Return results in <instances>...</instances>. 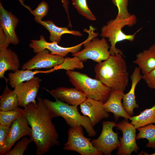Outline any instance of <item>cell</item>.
<instances>
[{
	"instance_id": "25",
	"label": "cell",
	"mask_w": 155,
	"mask_h": 155,
	"mask_svg": "<svg viewBox=\"0 0 155 155\" xmlns=\"http://www.w3.org/2000/svg\"><path fill=\"white\" fill-rule=\"evenodd\" d=\"M138 133L136 135V139H146L148 142L146 145L147 148H155V125L152 124L137 129Z\"/></svg>"
},
{
	"instance_id": "6",
	"label": "cell",
	"mask_w": 155,
	"mask_h": 155,
	"mask_svg": "<svg viewBox=\"0 0 155 155\" xmlns=\"http://www.w3.org/2000/svg\"><path fill=\"white\" fill-rule=\"evenodd\" d=\"M82 127H72L69 129L68 140L64 145L63 150L76 152L82 155H103L94 146L91 139L84 136Z\"/></svg>"
},
{
	"instance_id": "24",
	"label": "cell",
	"mask_w": 155,
	"mask_h": 155,
	"mask_svg": "<svg viewBox=\"0 0 155 155\" xmlns=\"http://www.w3.org/2000/svg\"><path fill=\"white\" fill-rule=\"evenodd\" d=\"M129 119L136 129L155 123V104L150 108L141 112L140 114L131 117Z\"/></svg>"
},
{
	"instance_id": "9",
	"label": "cell",
	"mask_w": 155,
	"mask_h": 155,
	"mask_svg": "<svg viewBox=\"0 0 155 155\" xmlns=\"http://www.w3.org/2000/svg\"><path fill=\"white\" fill-rule=\"evenodd\" d=\"M115 127L123 134L122 137L119 138L120 144L116 154L130 155L133 152L137 153L140 148L136 142V129L134 126L124 119L116 123Z\"/></svg>"
},
{
	"instance_id": "21",
	"label": "cell",
	"mask_w": 155,
	"mask_h": 155,
	"mask_svg": "<svg viewBox=\"0 0 155 155\" xmlns=\"http://www.w3.org/2000/svg\"><path fill=\"white\" fill-rule=\"evenodd\" d=\"M54 71L52 68L47 71H33L32 70H18L13 73L10 72L8 74V82L9 85L14 88L17 86L25 81H28L39 73H47Z\"/></svg>"
},
{
	"instance_id": "26",
	"label": "cell",
	"mask_w": 155,
	"mask_h": 155,
	"mask_svg": "<svg viewBox=\"0 0 155 155\" xmlns=\"http://www.w3.org/2000/svg\"><path fill=\"white\" fill-rule=\"evenodd\" d=\"M24 115V109L19 107L7 111H0V125H11L14 120Z\"/></svg>"
},
{
	"instance_id": "10",
	"label": "cell",
	"mask_w": 155,
	"mask_h": 155,
	"mask_svg": "<svg viewBox=\"0 0 155 155\" xmlns=\"http://www.w3.org/2000/svg\"><path fill=\"white\" fill-rule=\"evenodd\" d=\"M88 37L84 41L77 45L70 47H64L61 46L55 42H48L46 41L44 36L40 35L38 40H32L29 46L33 49L35 53L44 49L49 50L53 54L65 57L69 53L75 54L80 51L83 45L86 42L91 40L94 38L91 34H88Z\"/></svg>"
},
{
	"instance_id": "3",
	"label": "cell",
	"mask_w": 155,
	"mask_h": 155,
	"mask_svg": "<svg viewBox=\"0 0 155 155\" xmlns=\"http://www.w3.org/2000/svg\"><path fill=\"white\" fill-rule=\"evenodd\" d=\"M53 102L47 99H44V103L54 118L61 117L71 127L82 126L89 136H96L97 133L90 119L79 113L78 106L70 104L55 99Z\"/></svg>"
},
{
	"instance_id": "17",
	"label": "cell",
	"mask_w": 155,
	"mask_h": 155,
	"mask_svg": "<svg viewBox=\"0 0 155 155\" xmlns=\"http://www.w3.org/2000/svg\"><path fill=\"white\" fill-rule=\"evenodd\" d=\"M124 91L119 90H111L107 100L103 103V107L107 112L113 113L116 122L121 117L127 120L131 117L124 108L122 102Z\"/></svg>"
},
{
	"instance_id": "12",
	"label": "cell",
	"mask_w": 155,
	"mask_h": 155,
	"mask_svg": "<svg viewBox=\"0 0 155 155\" xmlns=\"http://www.w3.org/2000/svg\"><path fill=\"white\" fill-rule=\"evenodd\" d=\"M28 120L25 115L14 120L12 123L4 145L0 151V155L8 152L14 144L22 137L28 136L30 137L31 129L29 126Z\"/></svg>"
},
{
	"instance_id": "31",
	"label": "cell",
	"mask_w": 155,
	"mask_h": 155,
	"mask_svg": "<svg viewBox=\"0 0 155 155\" xmlns=\"http://www.w3.org/2000/svg\"><path fill=\"white\" fill-rule=\"evenodd\" d=\"M113 3L117 6L118 12L116 17L126 18L131 15L127 9L128 0H111Z\"/></svg>"
},
{
	"instance_id": "4",
	"label": "cell",
	"mask_w": 155,
	"mask_h": 155,
	"mask_svg": "<svg viewBox=\"0 0 155 155\" xmlns=\"http://www.w3.org/2000/svg\"><path fill=\"white\" fill-rule=\"evenodd\" d=\"M137 19L136 16L131 14L129 18H120L116 17L109 21L101 29L100 36L108 39L111 44L109 50L111 55L121 53L123 55L122 51L116 48L115 45L119 42L125 40L131 42L134 40L135 35L142 29L140 28L133 34H127L123 32L122 29L126 26L131 27L135 25Z\"/></svg>"
},
{
	"instance_id": "16",
	"label": "cell",
	"mask_w": 155,
	"mask_h": 155,
	"mask_svg": "<svg viewBox=\"0 0 155 155\" xmlns=\"http://www.w3.org/2000/svg\"><path fill=\"white\" fill-rule=\"evenodd\" d=\"M55 98L69 104L78 106L87 98L86 94L75 88L60 87L49 90H46Z\"/></svg>"
},
{
	"instance_id": "35",
	"label": "cell",
	"mask_w": 155,
	"mask_h": 155,
	"mask_svg": "<svg viewBox=\"0 0 155 155\" xmlns=\"http://www.w3.org/2000/svg\"><path fill=\"white\" fill-rule=\"evenodd\" d=\"M63 6L65 10V11L66 12L68 19L69 22V26L72 27V26L69 18V7L68 5L69 4L68 0H61Z\"/></svg>"
},
{
	"instance_id": "13",
	"label": "cell",
	"mask_w": 155,
	"mask_h": 155,
	"mask_svg": "<svg viewBox=\"0 0 155 155\" xmlns=\"http://www.w3.org/2000/svg\"><path fill=\"white\" fill-rule=\"evenodd\" d=\"M40 81L39 77L35 76L31 80L20 84L14 88L20 106L24 108L31 102L36 103L35 99Z\"/></svg>"
},
{
	"instance_id": "11",
	"label": "cell",
	"mask_w": 155,
	"mask_h": 155,
	"mask_svg": "<svg viewBox=\"0 0 155 155\" xmlns=\"http://www.w3.org/2000/svg\"><path fill=\"white\" fill-rule=\"evenodd\" d=\"M47 49L39 52L31 59L24 64L23 70L51 69L61 64L63 61V56L53 55Z\"/></svg>"
},
{
	"instance_id": "32",
	"label": "cell",
	"mask_w": 155,
	"mask_h": 155,
	"mask_svg": "<svg viewBox=\"0 0 155 155\" xmlns=\"http://www.w3.org/2000/svg\"><path fill=\"white\" fill-rule=\"evenodd\" d=\"M142 79L149 88L155 90V68L149 73L143 74Z\"/></svg>"
},
{
	"instance_id": "1",
	"label": "cell",
	"mask_w": 155,
	"mask_h": 155,
	"mask_svg": "<svg viewBox=\"0 0 155 155\" xmlns=\"http://www.w3.org/2000/svg\"><path fill=\"white\" fill-rule=\"evenodd\" d=\"M36 103L31 102L24 108V115L31 129L30 137L35 144L37 155H43L59 145V134L52 119L54 118L39 96Z\"/></svg>"
},
{
	"instance_id": "2",
	"label": "cell",
	"mask_w": 155,
	"mask_h": 155,
	"mask_svg": "<svg viewBox=\"0 0 155 155\" xmlns=\"http://www.w3.org/2000/svg\"><path fill=\"white\" fill-rule=\"evenodd\" d=\"M124 55L118 53L98 63L94 68L95 79L111 90L124 91L128 85L129 73Z\"/></svg>"
},
{
	"instance_id": "20",
	"label": "cell",
	"mask_w": 155,
	"mask_h": 155,
	"mask_svg": "<svg viewBox=\"0 0 155 155\" xmlns=\"http://www.w3.org/2000/svg\"><path fill=\"white\" fill-rule=\"evenodd\" d=\"M34 20L49 31L50 33L49 39L51 42H55L58 44L61 41V36L65 34H71L79 36H83V34L78 31L69 30L65 27H59L56 26L51 20L42 21L36 19Z\"/></svg>"
},
{
	"instance_id": "28",
	"label": "cell",
	"mask_w": 155,
	"mask_h": 155,
	"mask_svg": "<svg viewBox=\"0 0 155 155\" xmlns=\"http://www.w3.org/2000/svg\"><path fill=\"white\" fill-rule=\"evenodd\" d=\"M72 3L80 15L90 20H96V17L88 7L86 0H72Z\"/></svg>"
},
{
	"instance_id": "29",
	"label": "cell",
	"mask_w": 155,
	"mask_h": 155,
	"mask_svg": "<svg viewBox=\"0 0 155 155\" xmlns=\"http://www.w3.org/2000/svg\"><path fill=\"white\" fill-rule=\"evenodd\" d=\"M22 5L29 9L35 17L34 19L42 20V19L46 16L49 9V6L47 3L44 1H41L37 7L34 10H32L29 6L25 5L22 0H19Z\"/></svg>"
},
{
	"instance_id": "18",
	"label": "cell",
	"mask_w": 155,
	"mask_h": 155,
	"mask_svg": "<svg viewBox=\"0 0 155 155\" xmlns=\"http://www.w3.org/2000/svg\"><path fill=\"white\" fill-rule=\"evenodd\" d=\"M138 67L134 69L131 76V85L129 91L124 94L123 97L122 104L127 113L131 117L133 115V110L135 108H138L139 106L135 100V91L136 86L142 79V75Z\"/></svg>"
},
{
	"instance_id": "34",
	"label": "cell",
	"mask_w": 155,
	"mask_h": 155,
	"mask_svg": "<svg viewBox=\"0 0 155 155\" xmlns=\"http://www.w3.org/2000/svg\"><path fill=\"white\" fill-rule=\"evenodd\" d=\"M10 44L3 30L0 27V51L7 48Z\"/></svg>"
},
{
	"instance_id": "15",
	"label": "cell",
	"mask_w": 155,
	"mask_h": 155,
	"mask_svg": "<svg viewBox=\"0 0 155 155\" xmlns=\"http://www.w3.org/2000/svg\"><path fill=\"white\" fill-rule=\"evenodd\" d=\"M103 103L102 101L87 98L80 105L81 112L89 118L94 127L102 119L109 117L108 113L104 109Z\"/></svg>"
},
{
	"instance_id": "36",
	"label": "cell",
	"mask_w": 155,
	"mask_h": 155,
	"mask_svg": "<svg viewBox=\"0 0 155 155\" xmlns=\"http://www.w3.org/2000/svg\"><path fill=\"white\" fill-rule=\"evenodd\" d=\"M155 54V43L149 48Z\"/></svg>"
},
{
	"instance_id": "30",
	"label": "cell",
	"mask_w": 155,
	"mask_h": 155,
	"mask_svg": "<svg viewBox=\"0 0 155 155\" xmlns=\"http://www.w3.org/2000/svg\"><path fill=\"white\" fill-rule=\"evenodd\" d=\"M32 140L30 137H23L16 144L12 149L4 154L5 155H23Z\"/></svg>"
},
{
	"instance_id": "7",
	"label": "cell",
	"mask_w": 155,
	"mask_h": 155,
	"mask_svg": "<svg viewBox=\"0 0 155 155\" xmlns=\"http://www.w3.org/2000/svg\"><path fill=\"white\" fill-rule=\"evenodd\" d=\"M96 37L85 42L84 49L72 55L78 57L83 62L91 59L98 63L108 59L111 56L109 52L110 46L106 38Z\"/></svg>"
},
{
	"instance_id": "27",
	"label": "cell",
	"mask_w": 155,
	"mask_h": 155,
	"mask_svg": "<svg viewBox=\"0 0 155 155\" xmlns=\"http://www.w3.org/2000/svg\"><path fill=\"white\" fill-rule=\"evenodd\" d=\"M73 57L72 58L65 57L63 62L61 64L53 68L54 71L59 69L73 71L75 69H83L84 67L83 62L78 57Z\"/></svg>"
},
{
	"instance_id": "14",
	"label": "cell",
	"mask_w": 155,
	"mask_h": 155,
	"mask_svg": "<svg viewBox=\"0 0 155 155\" xmlns=\"http://www.w3.org/2000/svg\"><path fill=\"white\" fill-rule=\"evenodd\" d=\"M19 19L11 11H8L0 1V27L3 30L10 44H17L19 42L15 29Z\"/></svg>"
},
{
	"instance_id": "38",
	"label": "cell",
	"mask_w": 155,
	"mask_h": 155,
	"mask_svg": "<svg viewBox=\"0 0 155 155\" xmlns=\"http://www.w3.org/2000/svg\"></svg>"
},
{
	"instance_id": "22",
	"label": "cell",
	"mask_w": 155,
	"mask_h": 155,
	"mask_svg": "<svg viewBox=\"0 0 155 155\" xmlns=\"http://www.w3.org/2000/svg\"><path fill=\"white\" fill-rule=\"evenodd\" d=\"M133 62L138 65L143 74L147 73L155 68V54L149 48L144 50L137 55Z\"/></svg>"
},
{
	"instance_id": "8",
	"label": "cell",
	"mask_w": 155,
	"mask_h": 155,
	"mask_svg": "<svg viewBox=\"0 0 155 155\" xmlns=\"http://www.w3.org/2000/svg\"><path fill=\"white\" fill-rule=\"evenodd\" d=\"M116 124L115 121H103L99 136L91 141L95 148L105 155H111V152L119 146L118 133L114 132L113 130Z\"/></svg>"
},
{
	"instance_id": "5",
	"label": "cell",
	"mask_w": 155,
	"mask_h": 155,
	"mask_svg": "<svg viewBox=\"0 0 155 155\" xmlns=\"http://www.w3.org/2000/svg\"><path fill=\"white\" fill-rule=\"evenodd\" d=\"M69 81L75 88L84 93L87 98L105 102L111 90L100 81L87 75L73 71H66Z\"/></svg>"
},
{
	"instance_id": "23",
	"label": "cell",
	"mask_w": 155,
	"mask_h": 155,
	"mask_svg": "<svg viewBox=\"0 0 155 155\" xmlns=\"http://www.w3.org/2000/svg\"><path fill=\"white\" fill-rule=\"evenodd\" d=\"M2 94L0 96V111H7L14 109L19 106L17 96L14 90L9 88L7 83Z\"/></svg>"
},
{
	"instance_id": "19",
	"label": "cell",
	"mask_w": 155,
	"mask_h": 155,
	"mask_svg": "<svg viewBox=\"0 0 155 155\" xmlns=\"http://www.w3.org/2000/svg\"><path fill=\"white\" fill-rule=\"evenodd\" d=\"M20 66L18 55L14 51L8 48L0 51V78H4L5 82L8 78L4 77V74L7 70L13 72L19 69Z\"/></svg>"
},
{
	"instance_id": "37",
	"label": "cell",
	"mask_w": 155,
	"mask_h": 155,
	"mask_svg": "<svg viewBox=\"0 0 155 155\" xmlns=\"http://www.w3.org/2000/svg\"><path fill=\"white\" fill-rule=\"evenodd\" d=\"M143 154H144V155H155V152L151 154H149L147 152H144Z\"/></svg>"
},
{
	"instance_id": "33",
	"label": "cell",
	"mask_w": 155,
	"mask_h": 155,
	"mask_svg": "<svg viewBox=\"0 0 155 155\" xmlns=\"http://www.w3.org/2000/svg\"><path fill=\"white\" fill-rule=\"evenodd\" d=\"M11 126L0 125V151L2 150L4 145Z\"/></svg>"
}]
</instances>
